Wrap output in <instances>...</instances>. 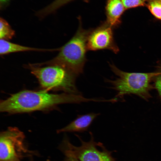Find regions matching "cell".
<instances>
[{
	"mask_svg": "<svg viewBox=\"0 0 161 161\" xmlns=\"http://www.w3.org/2000/svg\"><path fill=\"white\" fill-rule=\"evenodd\" d=\"M93 101V98H86L81 94H52L44 90L38 91L25 90L13 94L1 101L0 111L10 113L28 112L47 109L60 104Z\"/></svg>",
	"mask_w": 161,
	"mask_h": 161,
	"instance_id": "cell-1",
	"label": "cell"
},
{
	"mask_svg": "<svg viewBox=\"0 0 161 161\" xmlns=\"http://www.w3.org/2000/svg\"><path fill=\"white\" fill-rule=\"evenodd\" d=\"M91 30L84 29L80 22L75 35L59 48V53L56 56L50 61L35 64L39 66L43 65L61 66L78 76L83 72L86 61L87 41Z\"/></svg>",
	"mask_w": 161,
	"mask_h": 161,
	"instance_id": "cell-2",
	"label": "cell"
},
{
	"mask_svg": "<svg viewBox=\"0 0 161 161\" xmlns=\"http://www.w3.org/2000/svg\"><path fill=\"white\" fill-rule=\"evenodd\" d=\"M112 71L118 77L114 80L106 79L112 85L111 88L117 92L115 97L123 98L126 95L134 94L146 100L151 96L150 91L154 87L152 80L158 72H128L122 71L113 64H110Z\"/></svg>",
	"mask_w": 161,
	"mask_h": 161,
	"instance_id": "cell-3",
	"label": "cell"
},
{
	"mask_svg": "<svg viewBox=\"0 0 161 161\" xmlns=\"http://www.w3.org/2000/svg\"><path fill=\"white\" fill-rule=\"evenodd\" d=\"M26 66L38 79L44 90H61L69 94H81L75 84L77 76L66 68L56 65L41 67L29 64Z\"/></svg>",
	"mask_w": 161,
	"mask_h": 161,
	"instance_id": "cell-4",
	"label": "cell"
},
{
	"mask_svg": "<svg viewBox=\"0 0 161 161\" xmlns=\"http://www.w3.org/2000/svg\"><path fill=\"white\" fill-rule=\"evenodd\" d=\"M90 140L83 141L78 135L81 145L77 146L73 145L66 136L65 137L58 146L64 155L74 158L79 161H116L112 157V152L106 149L102 143L95 141L92 134L89 132Z\"/></svg>",
	"mask_w": 161,
	"mask_h": 161,
	"instance_id": "cell-5",
	"label": "cell"
},
{
	"mask_svg": "<svg viewBox=\"0 0 161 161\" xmlns=\"http://www.w3.org/2000/svg\"><path fill=\"white\" fill-rule=\"evenodd\" d=\"M23 132L17 128L10 127L0 135V161H22L35 152L30 150L25 142Z\"/></svg>",
	"mask_w": 161,
	"mask_h": 161,
	"instance_id": "cell-6",
	"label": "cell"
},
{
	"mask_svg": "<svg viewBox=\"0 0 161 161\" xmlns=\"http://www.w3.org/2000/svg\"><path fill=\"white\" fill-rule=\"evenodd\" d=\"M113 29L105 21L95 29H91L87 41L88 50L107 49L117 53L119 49L114 39Z\"/></svg>",
	"mask_w": 161,
	"mask_h": 161,
	"instance_id": "cell-7",
	"label": "cell"
},
{
	"mask_svg": "<svg viewBox=\"0 0 161 161\" xmlns=\"http://www.w3.org/2000/svg\"><path fill=\"white\" fill-rule=\"evenodd\" d=\"M99 113H91L78 116L77 117L65 127L57 131L61 132H82L87 131Z\"/></svg>",
	"mask_w": 161,
	"mask_h": 161,
	"instance_id": "cell-8",
	"label": "cell"
},
{
	"mask_svg": "<svg viewBox=\"0 0 161 161\" xmlns=\"http://www.w3.org/2000/svg\"><path fill=\"white\" fill-rule=\"evenodd\" d=\"M105 21L114 28L120 23V18L126 10L121 0H108L106 6Z\"/></svg>",
	"mask_w": 161,
	"mask_h": 161,
	"instance_id": "cell-9",
	"label": "cell"
},
{
	"mask_svg": "<svg viewBox=\"0 0 161 161\" xmlns=\"http://www.w3.org/2000/svg\"><path fill=\"white\" fill-rule=\"evenodd\" d=\"M59 49H45L38 48L22 46L11 42L8 41L0 39V54L4 55L11 53L29 51H54Z\"/></svg>",
	"mask_w": 161,
	"mask_h": 161,
	"instance_id": "cell-10",
	"label": "cell"
},
{
	"mask_svg": "<svg viewBox=\"0 0 161 161\" xmlns=\"http://www.w3.org/2000/svg\"><path fill=\"white\" fill-rule=\"evenodd\" d=\"M73 0H55L44 8L37 11L36 14L40 18L53 13L61 6Z\"/></svg>",
	"mask_w": 161,
	"mask_h": 161,
	"instance_id": "cell-11",
	"label": "cell"
},
{
	"mask_svg": "<svg viewBox=\"0 0 161 161\" xmlns=\"http://www.w3.org/2000/svg\"><path fill=\"white\" fill-rule=\"evenodd\" d=\"M15 35V31L8 22L2 18L0 19V39L8 41L12 39Z\"/></svg>",
	"mask_w": 161,
	"mask_h": 161,
	"instance_id": "cell-12",
	"label": "cell"
},
{
	"mask_svg": "<svg viewBox=\"0 0 161 161\" xmlns=\"http://www.w3.org/2000/svg\"><path fill=\"white\" fill-rule=\"evenodd\" d=\"M146 6L155 18L161 20V0H147Z\"/></svg>",
	"mask_w": 161,
	"mask_h": 161,
	"instance_id": "cell-13",
	"label": "cell"
},
{
	"mask_svg": "<svg viewBox=\"0 0 161 161\" xmlns=\"http://www.w3.org/2000/svg\"><path fill=\"white\" fill-rule=\"evenodd\" d=\"M126 10L140 6H146L147 0H121Z\"/></svg>",
	"mask_w": 161,
	"mask_h": 161,
	"instance_id": "cell-14",
	"label": "cell"
},
{
	"mask_svg": "<svg viewBox=\"0 0 161 161\" xmlns=\"http://www.w3.org/2000/svg\"><path fill=\"white\" fill-rule=\"evenodd\" d=\"M158 74L154 77V87L157 90L161 99V72H158Z\"/></svg>",
	"mask_w": 161,
	"mask_h": 161,
	"instance_id": "cell-15",
	"label": "cell"
},
{
	"mask_svg": "<svg viewBox=\"0 0 161 161\" xmlns=\"http://www.w3.org/2000/svg\"><path fill=\"white\" fill-rule=\"evenodd\" d=\"M64 158L62 161H79L76 159L71 156L65 155Z\"/></svg>",
	"mask_w": 161,
	"mask_h": 161,
	"instance_id": "cell-16",
	"label": "cell"
},
{
	"mask_svg": "<svg viewBox=\"0 0 161 161\" xmlns=\"http://www.w3.org/2000/svg\"><path fill=\"white\" fill-rule=\"evenodd\" d=\"M10 0H0L1 5H3L7 3Z\"/></svg>",
	"mask_w": 161,
	"mask_h": 161,
	"instance_id": "cell-17",
	"label": "cell"
},
{
	"mask_svg": "<svg viewBox=\"0 0 161 161\" xmlns=\"http://www.w3.org/2000/svg\"><path fill=\"white\" fill-rule=\"evenodd\" d=\"M160 71H161V67H160Z\"/></svg>",
	"mask_w": 161,
	"mask_h": 161,
	"instance_id": "cell-18",
	"label": "cell"
}]
</instances>
